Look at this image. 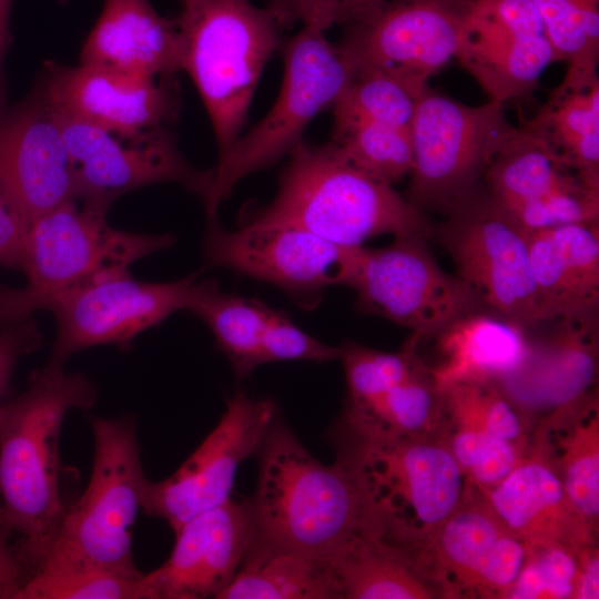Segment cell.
Here are the masks:
<instances>
[{
  "label": "cell",
  "mask_w": 599,
  "mask_h": 599,
  "mask_svg": "<svg viewBox=\"0 0 599 599\" xmlns=\"http://www.w3.org/2000/svg\"><path fill=\"white\" fill-rule=\"evenodd\" d=\"M95 400L97 389L84 374L48 362L22 394L0 405L2 526L32 575L45 561L67 510L60 493L63 419Z\"/></svg>",
  "instance_id": "1"
},
{
  "label": "cell",
  "mask_w": 599,
  "mask_h": 599,
  "mask_svg": "<svg viewBox=\"0 0 599 599\" xmlns=\"http://www.w3.org/2000/svg\"><path fill=\"white\" fill-rule=\"evenodd\" d=\"M288 155L273 200L247 210L241 225L294 226L346 247L382 234H435L422 210L354 166L333 143L302 141Z\"/></svg>",
  "instance_id": "2"
},
{
  "label": "cell",
  "mask_w": 599,
  "mask_h": 599,
  "mask_svg": "<svg viewBox=\"0 0 599 599\" xmlns=\"http://www.w3.org/2000/svg\"><path fill=\"white\" fill-rule=\"evenodd\" d=\"M251 506L252 540L332 561L361 532H375L352 473L325 465L275 422L261 447Z\"/></svg>",
  "instance_id": "3"
},
{
  "label": "cell",
  "mask_w": 599,
  "mask_h": 599,
  "mask_svg": "<svg viewBox=\"0 0 599 599\" xmlns=\"http://www.w3.org/2000/svg\"><path fill=\"white\" fill-rule=\"evenodd\" d=\"M349 434L338 457L382 538L400 549L428 539L461 504L465 474L447 441Z\"/></svg>",
  "instance_id": "4"
},
{
  "label": "cell",
  "mask_w": 599,
  "mask_h": 599,
  "mask_svg": "<svg viewBox=\"0 0 599 599\" xmlns=\"http://www.w3.org/2000/svg\"><path fill=\"white\" fill-rule=\"evenodd\" d=\"M182 70L210 116L219 158L240 138L261 74L283 43L266 8L250 0H180Z\"/></svg>",
  "instance_id": "5"
},
{
  "label": "cell",
  "mask_w": 599,
  "mask_h": 599,
  "mask_svg": "<svg viewBox=\"0 0 599 599\" xmlns=\"http://www.w3.org/2000/svg\"><path fill=\"white\" fill-rule=\"evenodd\" d=\"M106 212L71 199L29 225L20 288L0 291V324L31 318L67 294L101 277L129 270L154 252L170 247V234H139L110 226Z\"/></svg>",
  "instance_id": "6"
},
{
  "label": "cell",
  "mask_w": 599,
  "mask_h": 599,
  "mask_svg": "<svg viewBox=\"0 0 599 599\" xmlns=\"http://www.w3.org/2000/svg\"><path fill=\"white\" fill-rule=\"evenodd\" d=\"M91 428L94 451L89 484L65 510L41 568L91 566L141 577L133 561L132 528L142 509L146 478L135 418L92 417Z\"/></svg>",
  "instance_id": "7"
},
{
  "label": "cell",
  "mask_w": 599,
  "mask_h": 599,
  "mask_svg": "<svg viewBox=\"0 0 599 599\" xmlns=\"http://www.w3.org/2000/svg\"><path fill=\"white\" fill-rule=\"evenodd\" d=\"M280 51L284 77L278 97L266 115L212 169L202 200L207 221L217 220L221 203L242 179L288 155L303 141L309 122L334 106L353 77L351 63L325 31L302 27L283 41Z\"/></svg>",
  "instance_id": "8"
},
{
  "label": "cell",
  "mask_w": 599,
  "mask_h": 599,
  "mask_svg": "<svg viewBox=\"0 0 599 599\" xmlns=\"http://www.w3.org/2000/svg\"><path fill=\"white\" fill-rule=\"evenodd\" d=\"M504 104L468 105L427 87L409 125L413 167L406 197L423 212L447 213L475 187L501 146L517 132Z\"/></svg>",
  "instance_id": "9"
},
{
  "label": "cell",
  "mask_w": 599,
  "mask_h": 599,
  "mask_svg": "<svg viewBox=\"0 0 599 599\" xmlns=\"http://www.w3.org/2000/svg\"><path fill=\"white\" fill-rule=\"evenodd\" d=\"M435 230L456 276L483 307L526 327L536 325L529 233L489 196L483 182L458 197Z\"/></svg>",
  "instance_id": "10"
},
{
  "label": "cell",
  "mask_w": 599,
  "mask_h": 599,
  "mask_svg": "<svg viewBox=\"0 0 599 599\" xmlns=\"http://www.w3.org/2000/svg\"><path fill=\"white\" fill-rule=\"evenodd\" d=\"M427 238L395 236L383 247L361 246L348 284L362 312L385 317L420 338L483 308L456 275L440 268Z\"/></svg>",
  "instance_id": "11"
},
{
  "label": "cell",
  "mask_w": 599,
  "mask_h": 599,
  "mask_svg": "<svg viewBox=\"0 0 599 599\" xmlns=\"http://www.w3.org/2000/svg\"><path fill=\"white\" fill-rule=\"evenodd\" d=\"M475 0H385L336 42L353 70L375 69L417 91L456 58Z\"/></svg>",
  "instance_id": "12"
},
{
  "label": "cell",
  "mask_w": 599,
  "mask_h": 599,
  "mask_svg": "<svg viewBox=\"0 0 599 599\" xmlns=\"http://www.w3.org/2000/svg\"><path fill=\"white\" fill-rule=\"evenodd\" d=\"M51 105L70 156L75 199L82 203L108 212L122 194L163 182L179 183L201 200L205 196L212 169L192 166L169 128L130 140Z\"/></svg>",
  "instance_id": "13"
},
{
  "label": "cell",
  "mask_w": 599,
  "mask_h": 599,
  "mask_svg": "<svg viewBox=\"0 0 599 599\" xmlns=\"http://www.w3.org/2000/svg\"><path fill=\"white\" fill-rule=\"evenodd\" d=\"M358 247H346L294 226H247L227 231L209 221L204 255L210 265L226 267L271 283L306 307L322 292L348 286Z\"/></svg>",
  "instance_id": "14"
},
{
  "label": "cell",
  "mask_w": 599,
  "mask_h": 599,
  "mask_svg": "<svg viewBox=\"0 0 599 599\" xmlns=\"http://www.w3.org/2000/svg\"><path fill=\"white\" fill-rule=\"evenodd\" d=\"M275 412L271 399L236 392L215 428L174 474L161 481L146 479L142 511L165 520L175 532L193 517L227 501L240 465L258 451Z\"/></svg>",
  "instance_id": "15"
},
{
  "label": "cell",
  "mask_w": 599,
  "mask_h": 599,
  "mask_svg": "<svg viewBox=\"0 0 599 599\" xmlns=\"http://www.w3.org/2000/svg\"><path fill=\"white\" fill-rule=\"evenodd\" d=\"M483 184L491 200L528 233L599 222V183L583 176L525 128L494 156Z\"/></svg>",
  "instance_id": "16"
},
{
  "label": "cell",
  "mask_w": 599,
  "mask_h": 599,
  "mask_svg": "<svg viewBox=\"0 0 599 599\" xmlns=\"http://www.w3.org/2000/svg\"><path fill=\"white\" fill-rule=\"evenodd\" d=\"M196 275L170 283L134 280L129 270L101 277L59 300L51 312L57 335L49 363L98 345L126 346L179 309H187Z\"/></svg>",
  "instance_id": "17"
},
{
  "label": "cell",
  "mask_w": 599,
  "mask_h": 599,
  "mask_svg": "<svg viewBox=\"0 0 599 599\" xmlns=\"http://www.w3.org/2000/svg\"><path fill=\"white\" fill-rule=\"evenodd\" d=\"M64 112L124 139L167 128L180 112L175 77L48 61L37 84Z\"/></svg>",
  "instance_id": "18"
},
{
  "label": "cell",
  "mask_w": 599,
  "mask_h": 599,
  "mask_svg": "<svg viewBox=\"0 0 599 599\" xmlns=\"http://www.w3.org/2000/svg\"><path fill=\"white\" fill-rule=\"evenodd\" d=\"M456 59L501 104L531 94L556 62L531 0H475Z\"/></svg>",
  "instance_id": "19"
},
{
  "label": "cell",
  "mask_w": 599,
  "mask_h": 599,
  "mask_svg": "<svg viewBox=\"0 0 599 599\" xmlns=\"http://www.w3.org/2000/svg\"><path fill=\"white\" fill-rule=\"evenodd\" d=\"M0 183L29 223L75 199L61 129L38 85L14 108L0 112Z\"/></svg>",
  "instance_id": "20"
},
{
  "label": "cell",
  "mask_w": 599,
  "mask_h": 599,
  "mask_svg": "<svg viewBox=\"0 0 599 599\" xmlns=\"http://www.w3.org/2000/svg\"><path fill=\"white\" fill-rule=\"evenodd\" d=\"M174 534L169 559L142 575L149 599L217 598L235 577L252 539L250 500L230 498Z\"/></svg>",
  "instance_id": "21"
},
{
  "label": "cell",
  "mask_w": 599,
  "mask_h": 599,
  "mask_svg": "<svg viewBox=\"0 0 599 599\" xmlns=\"http://www.w3.org/2000/svg\"><path fill=\"white\" fill-rule=\"evenodd\" d=\"M481 496V495H480ZM441 580L483 597L507 598L527 549L489 504L467 498L426 540Z\"/></svg>",
  "instance_id": "22"
},
{
  "label": "cell",
  "mask_w": 599,
  "mask_h": 599,
  "mask_svg": "<svg viewBox=\"0 0 599 599\" xmlns=\"http://www.w3.org/2000/svg\"><path fill=\"white\" fill-rule=\"evenodd\" d=\"M478 489L526 549L564 547L577 554L592 545L597 527L571 502L542 449L494 487Z\"/></svg>",
  "instance_id": "23"
},
{
  "label": "cell",
  "mask_w": 599,
  "mask_h": 599,
  "mask_svg": "<svg viewBox=\"0 0 599 599\" xmlns=\"http://www.w3.org/2000/svg\"><path fill=\"white\" fill-rule=\"evenodd\" d=\"M536 324L598 314L599 222L529 232Z\"/></svg>",
  "instance_id": "24"
},
{
  "label": "cell",
  "mask_w": 599,
  "mask_h": 599,
  "mask_svg": "<svg viewBox=\"0 0 599 599\" xmlns=\"http://www.w3.org/2000/svg\"><path fill=\"white\" fill-rule=\"evenodd\" d=\"M80 63L143 77H175L182 70L176 21L161 16L149 0H103Z\"/></svg>",
  "instance_id": "25"
},
{
  "label": "cell",
  "mask_w": 599,
  "mask_h": 599,
  "mask_svg": "<svg viewBox=\"0 0 599 599\" xmlns=\"http://www.w3.org/2000/svg\"><path fill=\"white\" fill-rule=\"evenodd\" d=\"M526 326L480 311L457 318L435 336L444 361L429 369L441 392L455 384H497L526 364L532 345Z\"/></svg>",
  "instance_id": "26"
},
{
  "label": "cell",
  "mask_w": 599,
  "mask_h": 599,
  "mask_svg": "<svg viewBox=\"0 0 599 599\" xmlns=\"http://www.w3.org/2000/svg\"><path fill=\"white\" fill-rule=\"evenodd\" d=\"M338 599L332 564L252 540L233 580L217 599Z\"/></svg>",
  "instance_id": "27"
},
{
  "label": "cell",
  "mask_w": 599,
  "mask_h": 599,
  "mask_svg": "<svg viewBox=\"0 0 599 599\" xmlns=\"http://www.w3.org/2000/svg\"><path fill=\"white\" fill-rule=\"evenodd\" d=\"M524 128L550 144L583 176L599 183V77H565Z\"/></svg>",
  "instance_id": "28"
},
{
  "label": "cell",
  "mask_w": 599,
  "mask_h": 599,
  "mask_svg": "<svg viewBox=\"0 0 599 599\" xmlns=\"http://www.w3.org/2000/svg\"><path fill=\"white\" fill-rule=\"evenodd\" d=\"M341 597L346 599H429L407 554L370 531L352 538L332 559Z\"/></svg>",
  "instance_id": "29"
},
{
  "label": "cell",
  "mask_w": 599,
  "mask_h": 599,
  "mask_svg": "<svg viewBox=\"0 0 599 599\" xmlns=\"http://www.w3.org/2000/svg\"><path fill=\"white\" fill-rule=\"evenodd\" d=\"M443 413V394L424 366L408 379L365 403L346 402L343 424L366 436H429Z\"/></svg>",
  "instance_id": "30"
},
{
  "label": "cell",
  "mask_w": 599,
  "mask_h": 599,
  "mask_svg": "<svg viewBox=\"0 0 599 599\" xmlns=\"http://www.w3.org/2000/svg\"><path fill=\"white\" fill-rule=\"evenodd\" d=\"M561 327L548 345L531 349L538 393L556 409L588 396L597 373L598 314L558 319Z\"/></svg>",
  "instance_id": "31"
},
{
  "label": "cell",
  "mask_w": 599,
  "mask_h": 599,
  "mask_svg": "<svg viewBox=\"0 0 599 599\" xmlns=\"http://www.w3.org/2000/svg\"><path fill=\"white\" fill-rule=\"evenodd\" d=\"M187 311L209 326L238 378L261 365V338L271 307L254 298L223 293L212 280L196 282Z\"/></svg>",
  "instance_id": "32"
},
{
  "label": "cell",
  "mask_w": 599,
  "mask_h": 599,
  "mask_svg": "<svg viewBox=\"0 0 599 599\" xmlns=\"http://www.w3.org/2000/svg\"><path fill=\"white\" fill-rule=\"evenodd\" d=\"M572 426L559 437L551 463L568 497L595 527L599 517V418L597 402L587 396L572 412Z\"/></svg>",
  "instance_id": "33"
},
{
  "label": "cell",
  "mask_w": 599,
  "mask_h": 599,
  "mask_svg": "<svg viewBox=\"0 0 599 599\" xmlns=\"http://www.w3.org/2000/svg\"><path fill=\"white\" fill-rule=\"evenodd\" d=\"M545 27L555 61H564L565 77H598L599 0H531Z\"/></svg>",
  "instance_id": "34"
},
{
  "label": "cell",
  "mask_w": 599,
  "mask_h": 599,
  "mask_svg": "<svg viewBox=\"0 0 599 599\" xmlns=\"http://www.w3.org/2000/svg\"><path fill=\"white\" fill-rule=\"evenodd\" d=\"M329 142L354 166L390 185L410 174L409 128L369 121L337 123L333 124Z\"/></svg>",
  "instance_id": "35"
},
{
  "label": "cell",
  "mask_w": 599,
  "mask_h": 599,
  "mask_svg": "<svg viewBox=\"0 0 599 599\" xmlns=\"http://www.w3.org/2000/svg\"><path fill=\"white\" fill-rule=\"evenodd\" d=\"M353 71L347 88L332 108L334 124L369 121L409 128L423 91L379 70Z\"/></svg>",
  "instance_id": "36"
},
{
  "label": "cell",
  "mask_w": 599,
  "mask_h": 599,
  "mask_svg": "<svg viewBox=\"0 0 599 599\" xmlns=\"http://www.w3.org/2000/svg\"><path fill=\"white\" fill-rule=\"evenodd\" d=\"M16 599H149V592L142 576L91 566L44 567L29 578Z\"/></svg>",
  "instance_id": "37"
},
{
  "label": "cell",
  "mask_w": 599,
  "mask_h": 599,
  "mask_svg": "<svg viewBox=\"0 0 599 599\" xmlns=\"http://www.w3.org/2000/svg\"><path fill=\"white\" fill-rule=\"evenodd\" d=\"M420 337L412 334L400 352L385 353L355 343L342 345L347 403H365L408 379L425 365L416 354Z\"/></svg>",
  "instance_id": "38"
},
{
  "label": "cell",
  "mask_w": 599,
  "mask_h": 599,
  "mask_svg": "<svg viewBox=\"0 0 599 599\" xmlns=\"http://www.w3.org/2000/svg\"><path fill=\"white\" fill-rule=\"evenodd\" d=\"M441 394L444 412L454 426L483 430L524 446L522 422L497 384H455Z\"/></svg>",
  "instance_id": "39"
},
{
  "label": "cell",
  "mask_w": 599,
  "mask_h": 599,
  "mask_svg": "<svg viewBox=\"0 0 599 599\" xmlns=\"http://www.w3.org/2000/svg\"><path fill=\"white\" fill-rule=\"evenodd\" d=\"M465 476L477 488H490L521 461L524 446L486 432L456 427L447 441Z\"/></svg>",
  "instance_id": "40"
},
{
  "label": "cell",
  "mask_w": 599,
  "mask_h": 599,
  "mask_svg": "<svg viewBox=\"0 0 599 599\" xmlns=\"http://www.w3.org/2000/svg\"><path fill=\"white\" fill-rule=\"evenodd\" d=\"M577 554L564 547L527 549L507 598H576Z\"/></svg>",
  "instance_id": "41"
},
{
  "label": "cell",
  "mask_w": 599,
  "mask_h": 599,
  "mask_svg": "<svg viewBox=\"0 0 599 599\" xmlns=\"http://www.w3.org/2000/svg\"><path fill=\"white\" fill-rule=\"evenodd\" d=\"M266 9L282 29L300 23L326 31L349 26L375 12L385 0H265Z\"/></svg>",
  "instance_id": "42"
},
{
  "label": "cell",
  "mask_w": 599,
  "mask_h": 599,
  "mask_svg": "<svg viewBox=\"0 0 599 599\" xmlns=\"http://www.w3.org/2000/svg\"><path fill=\"white\" fill-rule=\"evenodd\" d=\"M341 348L326 345L300 329L282 312L271 308L261 338V365L281 361L329 362Z\"/></svg>",
  "instance_id": "43"
},
{
  "label": "cell",
  "mask_w": 599,
  "mask_h": 599,
  "mask_svg": "<svg viewBox=\"0 0 599 599\" xmlns=\"http://www.w3.org/2000/svg\"><path fill=\"white\" fill-rule=\"evenodd\" d=\"M42 342L41 333L31 318L3 324L0 328V398L19 359L34 352Z\"/></svg>",
  "instance_id": "44"
},
{
  "label": "cell",
  "mask_w": 599,
  "mask_h": 599,
  "mask_svg": "<svg viewBox=\"0 0 599 599\" xmlns=\"http://www.w3.org/2000/svg\"><path fill=\"white\" fill-rule=\"evenodd\" d=\"M30 223L0 183V265L22 271Z\"/></svg>",
  "instance_id": "45"
},
{
  "label": "cell",
  "mask_w": 599,
  "mask_h": 599,
  "mask_svg": "<svg viewBox=\"0 0 599 599\" xmlns=\"http://www.w3.org/2000/svg\"><path fill=\"white\" fill-rule=\"evenodd\" d=\"M31 575L13 537L0 527V599H16Z\"/></svg>",
  "instance_id": "46"
},
{
  "label": "cell",
  "mask_w": 599,
  "mask_h": 599,
  "mask_svg": "<svg viewBox=\"0 0 599 599\" xmlns=\"http://www.w3.org/2000/svg\"><path fill=\"white\" fill-rule=\"evenodd\" d=\"M578 559V582L576 598L578 599H597L598 590V551L588 545L577 552Z\"/></svg>",
  "instance_id": "47"
},
{
  "label": "cell",
  "mask_w": 599,
  "mask_h": 599,
  "mask_svg": "<svg viewBox=\"0 0 599 599\" xmlns=\"http://www.w3.org/2000/svg\"><path fill=\"white\" fill-rule=\"evenodd\" d=\"M13 0H0V112L2 108V64L10 42V16Z\"/></svg>",
  "instance_id": "48"
},
{
  "label": "cell",
  "mask_w": 599,
  "mask_h": 599,
  "mask_svg": "<svg viewBox=\"0 0 599 599\" xmlns=\"http://www.w3.org/2000/svg\"><path fill=\"white\" fill-rule=\"evenodd\" d=\"M0 527H3V526H2V512H1V505H0Z\"/></svg>",
  "instance_id": "49"
}]
</instances>
